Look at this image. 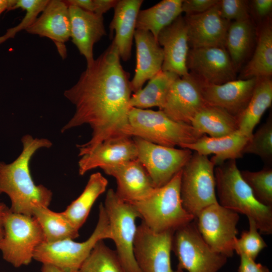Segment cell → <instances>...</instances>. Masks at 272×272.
Listing matches in <instances>:
<instances>
[{"instance_id":"1","label":"cell","mask_w":272,"mask_h":272,"mask_svg":"<svg viewBox=\"0 0 272 272\" xmlns=\"http://www.w3.org/2000/svg\"><path fill=\"white\" fill-rule=\"evenodd\" d=\"M120 59L112 42L87 66L77 82L64 92V96L75 106V112L61 132L84 124L92 130L87 142L77 145L80 157L105 141L127 136L132 91L129 75Z\"/></svg>"},{"instance_id":"2","label":"cell","mask_w":272,"mask_h":272,"mask_svg":"<svg viewBox=\"0 0 272 272\" xmlns=\"http://www.w3.org/2000/svg\"><path fill=\"white\" fill-rule=\"evenodd\" d=\"M21 142L22 150L14 161H0V194L9 196L12 212L33 216L36 208L49 207L52 192L44 185L35 183L30 163L38 150L50 148L52 143L47 139L34 138L30 134L23 135Z\"/></svg>"},{"instance_id":"3","label":"cell","mask_w":272,"mask_h":272,"mask_svg":"<svg viewBox=\"0 0 272 272\" xmlns=\"http://www.w3.org/2000/svg\"><path fill=\"white\" fill-rule=\"evenodd\" d=\"M219 203L252 219L260 233H272V207L259 202L239 170L236 160H230L214 170Z\"/></svg>"},{"instance_id":"4","label":"cell","mask_w":272,"mask_h":272,"mask_svg":"<svg viewBox=\"0 0 272 272\" xmlns=\"http://www.w3.org/2000/svg\"><path fill=\"white\" fill-rule=\"evenodd\" d=\"M181 171L165 185L155 188L146 198L130 203L139 213L142 222L153 232H174L194 220L182 204Z\"/></svg>"},{"instance_id":"5","label":"cell","mask_w":272,"mask_h":272,"mask_svg":"<svg viewBox=\"0 0 272 272\" xmlns=\"http://www.w3.org/2000/svg\"><path fill=\"white\" fill-rule=\"evenodd\" d=\"M125 135L157 145L175 148L195 142L203 134L191 125L175 121L162 110L131 108Z\"/></svg>"},{"instance_id":"6","label":"cell","mask_w":272,"mask_h":272,"mask_svg":"<svg viewBox=\"0 0 272 272\" xmlns=\"http://www.w3.org/2000/svg\"><path fill=\"white\" fill-rule=\"evenodd\" d=\"M105 239H111L112 234L105 208L101 203L97 223L87 240L82 242L72 239L43 242L36 249L33 259L54 265L63 272H78L96 244Z\"/></svg>"},{"instance_id":"7","label":"cell","mask_w":272,"mask_h":272,"mask_svg":"<svg viewBox=\"0 0 272 272\" xmlns=\"http://www.w3.org/2000/svg\"><path fill=\"white\" fill-rule=\"evenodd\" d=\"M0 242L3 259L15 267L27 265L36 249L44 242L42 229L33 216L12 212L9 208L4 223Z\"/></svg>"},{"instance_id":"8","label":"cell","mask_w":272,"mask_h":272,"mask_svg":"<svg viewBox=\"0 0 272 272\" xmlns=\"http://www.w3.org/2000/svg\"><path fill=\"white\" fill-rule=\"evenodd\" d=\"M215 165L207 156L194 152L181 171L180 196L185 210L194 218L205 208L218 202Z\"/></svg>"},{"instance_id":"9","label":"cell","mask_w":272,"mask_h":272,"mask_svg":"<svg viewBox=\"0 0 272 272\" xmlns=\"http://www.w3.org/2000/svg\"><path fill=\"white\" fill-rule=\"evenodd\" d=\"M115 251L126 272H142L133 253V243L139 213L131 203L122 201L113 189L108 190L104 203Z\"/></svg>"},{"instance_id":"10","label":"cell","mask_w":272,"mask_h":272,"mask_svg":"<svg viewBox=\"0 0 272 272\" xmlns=\"http://www.w3.org/2000/svg\"><path fill=\"white\" fill-rule=\"evenodd\" d=\"M172 251L178 259L177 267L188 272H218L227 260L206 243L194 220L174 231Z\"/></svg>"},{"instance_id":"11","label":"cell","mask_w":272,"mask_h":272,"mask_svg":"<svg viewBox=\"0 0 272 272\" xmlns=\"http://www.w3.org/2000/svg\"><path fill=\"white\" fill-rule=\"evenodd\" d=\"M239 214L226 208L219 202L201 210L194 219L202 238L214 251L232 257L237 238Z\"/></svg>"},{"instance_id":"12","label":"cell","mask_w":272,"mask_h":272,"mask_svg":"<svg viewBox=\"0 0 272 272\" xmlns=\"http://www.w3.org/2000/svg\"><path fill=\"white\" fill-rule=\"evenodd\" d=\"M137 159L149 175L155 188L169 182L182 170L193 152L187 149L165 147L133 137Z\"/></svg>"},{"instance_id":"13","label":"cell","mask_w":272,"mask_h":272,"mask_svg":"<svg viewBox=\"0 0 272 272\" xmlns=\"http://www.w3.org/2000/svg\"><path fill=\"white\" fill-rule=\"evenodd\" d=\"M173 231L157 233L142 221L137 226L133 243L136 262L142 272H183L171 264Z\"/></svg>"},{"instance_id":"14","label":"cell","mask_w":272,"mask_h":272,"mask_svg":"<svg viewBox=\"0 0 272 272\" xmlns=\"http://www.w3.org/2000/svg\"><path fill=\"white\" fill-rule=\"evenodd\" d=\"M187 67L192 77L205 83L221 85L236 78L237 71L225 47L191 48Z\"/></svg>"},{"instance_id":"15","label":"cell","mask_w":272,"mask_h":272,"mask_svg":"<svg viewBox=\"0 0 272 272\" xmlns=\"http://www.w3.org/2000/svg\"><path fill=\"white\" fill-rule=\"evenodd\" d=\"M207 105L198 83L189 74L173 82L160 110L175 121L190 124L195 115Z\"/></svg>"},{"instance_id":"16","label":"cell","mask_w":272,"mask_h":272,"mask_svg":"<svg viewBox=\"0 0 272 272\" xmlns=\"http://www.w3.org/2000/svg\"><path fill=\"white\" fill-rule=\"evenodd\" d=\"M257 79H236L221 85L196 80L208 104L221 108L238 119L249 102Z\"/></svg>"},{"instance_id":"17","label":"cell","mask_w":272,"mask_h":272,"mask_svg":"<svg viewBox=\"0 0 272 272\" xmlns=\"http://www.w3.org/2000/svg\"><path fill=\"white\" fill-rule=\"evenodd\" d=\"M219 2L205 13L184 17L191 48H225L226 37L230 22L222 17Z\"/></svg>"},{"instance_id":"18","label":"cell","mask_w":272,"mask_h":272,"mask_svg":"<svg viewBox=\"0 0 272 272\" xmlns=\"http://www.w3.org/2000/svg\"><path fill=\"white\" fill-rule=\"evenodd\" d=\"M28 33L51 39L60 56H67L65 43L71 38L69 6L64 1L51 0L35 22L26 30Z\"/></svg>"},{"instance_id":"19","label":"cell","mask_w":272,"mask_h":272,"mask_svg":"<svg viewBox=\"0 0 272 272\" xmlns=\"http://www.w3.org/2000/svg\"><path fill=\"white\" fill-rule=\"evenodd\" d=\"M157 40L163 51L162 70L172 72L180 77L189 75L187 59L189 46L184 17L179 16L162 30Z\"/></svg>"},{"instance_id":"20","label":"cell","mask_w":272,"mask_h":272,"mask_svg":"<svg viewBox=\"0 0 272 272\" xmlns=\"http://www.w3.org/2000/svg\"><path fill=\"white\" fill-rule=\"evenodd\" d=\"M116 181L115 191L123 201L132 203L149 196L155 187L147 172L136 159L102 169Z\"/></svg>"},{"instance_id":"21","label":"cell","mask_w":272,"mask_h":272,"mask_svg":"<svg viewBox=\"0 0 272 272\" xmlns=\"http://www.w3.org/2000/svg\"><path fill=\"white\" fill-rule=\"evenodd\" d=\"M68 6L71 38L81 54L85 58L87 66L89 65L95 59L94 44L106 35L103 17L74 6Z\"/></svg>"},{"instance_id":"22","label":"cell","mask_w":272,"mask_h":272,"mask_svg":"<svg viewBox=\"0 0 272 272\" xmlns=\"http://www.w3.org/2000/svg\"><path fill=\"white\" fill-rule=\"evenodd\" d=\"M137 158V147L131 137L115 138L101 143L81 156L78 162L79 174L82 176L95 168L102 169Z\"/></svg>"},{"instance_id":"23","label":"cell","mask_w":272,"mask_h":272,"mask_svg":"<svg viewBox=\"0 0 272 272\" xmlns=\"http://www.w3.org/2000/svg\"><path fill=\"white\" fill-rule=\"evenodd\" d=\"M134 40L137 63L130 85L132 92L135 93L143 88L147 81L162 70L164 54L157 40L149 31L136 29Z\"/></svg>"},{"instance_id":"24","label":"cell","mask_w":272,"mask_h":272,"mask_svg":"<svg viewBox=\"0 0 272 272\" xmlns=\"http://www.w3.org/2000/svg\"><path fill=\"white\" fill-rule=\"evenodd\" d=\"M143 0L118 1L114 9V16L110 25L111 35L115 32L112 42L119 57L123 61L130 58L136 30V22Z\"/></svg>"},{"instance_id":"25","label":"cell","mask_w":272,"mask_h":272,"mask_svg":"<svg viewBox=\"0 0 272 272\" xmlns=\"http://www.w3.org/2000/svg\"><path fill=\"white\" fill-rule=\"evenodd\" d=\"M250 138L239 130L228 135L211 137L203 134L195 142L184 146L198 154L208 156L214 154L210 159L215 166H219L227 160L242 157L243 149Z\"/></svg>"},{"instance_id":"26","label":"cell","mask_w":272,"mask_h":272,"mask_svg":"<svg viewBox=\"0 0 272 272\" xmlns=\"http://www.w3.org/2000/svg\"><path fill=\"white\" fill-rule=\"evenodd\" d=\"M257 79L249 102L238 118V130L249 138L251 137L254 128L272 103L271 78Z\"/></svg>"},{"instance_id":"27","label":"cell","mask_w":272,"mask_h":272,"mask_svg":"<svg viewBox=\"0 0 272 272\" xmlns=\"http://www.w3.org/2000/svg\"><path fill=\"white\" fill-rule=\"evenodd\" d=\"M108 183L100 172L91 174L82 193L62 212L77 230L86 222L94 202L105 191Z\"/></svg>"},{"instance_id":"28","label":"cell","mask_w":272,"mask_h":272,"mask_svg":"<svg viewBox=\"0 0 272 272\" xmlns=\"http://www.w3.org/2000/svg\"><path fill=\"white\" fill-rule=\"evenodd\" d=\"M197 131L211 137H221L239 129L238 119L223 109L207 105L194 117L190 124Z\"/></svg>"},{"instance_id":"29","label":"cell","mask_w":272,"mask_h":272,"mask_svg":"<svg viewBox=\"0 0 272 272\" xmlns=\"http://www.w3.org/2000/svg\"><path fill=\"white\" fill-rule=\"evenodd\" d=\"M272 75V27L268 19L258 31L254 53L244 67L241 79L271 78Z\"/></svg>"},{"instance_id":"30","label":"cell","mask_w":272,"mask_h":272,"mask_svg":"<svg viewBox=\"0 0 272 272\" xmlns=\"http://www.w3.org/2000/svg\"><path fill=\"white\" fill-rule=\"evenodd\" d=\"M182 0H163L147 9L140 10L136 29L151 32L157 39L164 28L181 15Z\"/></svg>"},{"instance_id":"31","label":"cell","mask_w":272,"mask_h":272,"mask_svg":"<svg viewBox=\"0 0 272 272\" xmlns=\"http://www.w3.org/2000/svg\"><path fill=\"white\" fill-rule=\"evenodd\" d=\"M178 77L172 72L161 70L148 81L145 87L131 95L130 107L148 109L158 107L161 110L170 87Z\"/></svg>"},{"instance_id":"32","label":"cell","mask_w":272,"mask_h":272,"mask_svg":"<svg viewBox=\"0 0 272 272\" xmlns=\"http://www.w3.org/2000/svg\"><path fill=\"white\" fill-rule=\"evenodd\" d=\"M255 29L251 18L230 22L225 47L236 71L251 50Z\"/></svg>"},{"instance_id":"33","label":"cell","mask_w":272,"mask_h":272,"mask_svg":"<svg viewBox=\"0 0 272 272\" xmlns=\"http://www.w3.org/2000/svg\"><path fill=\"white\" fill-rule=\"evenodd\" d=\"M33 216L42 229L44 242L74 239L79 236V230L71 223L62 212H53L48 207H41L34 210Z\"/></svg>"},{"instance_id":"34","label":"cell","mask_w":272,"mask_h":272,"mask_svg":"<svg viewBox=\"0 0 272 272\" xmlns=\"http://www.w3.org/2000/svg\"><path fill=\"white\" fill-rule=\"evenodd\" d=\"M78 272H126L115 250L99 240Z\"/></svg>"},{"instance_id":"35","label":"cell","mask_w":272,"mask_h":272,"mask_svg":"<svg viewBox=\"0 0 272 272\" xmlns=\"http://www.w3.org/2000/svg\"><path fill=\"white\" fill-rule=\"evenodd\" d=\"M49 2V0H14L9 11L20 8L25 10L26 13L18 25L8 29L3 35L0 36V44L14 38L18 32L26 30L30 27L43 11Z\"/></svg>"},{"instance_id":"36","label":"cell","mask_w":272,"mask_h":272,"mask_svg":"<svg viewBox=\"0 0 272 272\" xmlns=\"http://www.w3.org/2000/svg\"><path fill=\"white\" fill-rule=\"evenodd\" d=\"M240 173L256 199L266 206L272 207V169L264 168L255 172L243 170Z\"/></svg>"},{"instance_id":"37","label":"cell","mask_w":272,"mask_h":272,"mask_svg":"<svg viewBox=\"0 0 272 272\" xmlns=\"http://www.w3.org/2000/svg\"><path fill=\"white\" fill-rule=\"evenodd\" d=\"M244 154L257 155L266 163L272 161V116L269 114L266 121L253 133L245 146Z\"/></svg>"},{"instance_id":"38","label":"cell","mask_w":272,"mask_h":272,"mask_svg":"<svg viewBox=\"0 0 272 272\" xmlns=\"http://www.w3.org/2000/svg\"><path fill=\"white\" fill-rule=\"evenodd\" d=\"M248 219L249 229L243 231L240 237L235 239L234 251L239 255L244 254L255 260L267 244L258 232L255 223L251 219Z\"/></svg>"},{"instance_id":"39","label":"cell","mask_w":272,"mask_h":272,"mask_svg":"<svg viewBox=\"0 0 272 272\" xmlns=\"http://www.w3.org/2000/svg\"><path fill=\"white\" fill-rule=\"evenodd\" d=\"M249 3L245 0H222L219 5L222 17L231 22L250 18Z\"/></svg>"},{"instance_id":"40","label":"cell","mask_w":272,"mask_h":272,"mask_svg":"<svg viewBox=\"0 0 272 272\" xmlns=\"http://www.w3.org/2000/svg\"><path fill=\"white\" fill-rule=\"evenodd\" d=\"M219 2L217 0H184L182 2V13L185 16L202 14L210 10Z\"/></svg>"},{"instance_id":"41","label":"cell","mask_w":272,"mask_h":272,"mask_svg":"<svg viewBox=\"0 0 272 272\" xmlns=\"http://www.w3.org/2000/svg\"><path fill=\"white\" fill-rule=\"evenodd\" d=\"M238 272H270L269 269L260 263H256L249 257L241 254Z\"/></svg>"},{"instance_id":"42","label":"cell","mask_w":272,"mask_h":272,"mask_svg":"<svg viewBox=\"0 0 272 272\" xmlns=\"http://www.w3.org/2000/svg\"><path fill=\"white\" fill-rule=\"evenodd\" d=\"M251 9L259 19L266 18L272 10L271 0H254L251 2Z\"/></svg>"},{"instance_id":"43","label":"cell","mask_w":272,"mask_h":272,"mask_svg":"<svg viewBox=\"0 0 272 272\" xmlns=\"http://www.w3.org/2000/svg\"><path fill=\"white\" fill-rule=\"evenodd\" d=\"M94 10V13L103 16L104 14L116 5L117 0H93Z\"/></svg>"},{"instance_id":"44","label":"cell","mask_w":272,"mask_h":272,"mask_svg":"<svg viewBox=\"0 0 272 272\" xmlns=\"http://www.w3.org/2000/svg\"><path fill=\"white\" fill-rule=\"evenodd\" d=\"M64 2L67 5L74 6L84 10L94 13L93 0H67Z\"/></svg>"},{"instance_id":"45","label":"cell","mask_w":272,"mask_h":272,"mask_svg":"<svg viewBox=\"0 0 272 272\" xmlns=\"http://www.w3.org/2000/svg\"><path fill=\"white\" fill-rule=\"evenodd\" d=\"M9 208L4 202H0V242L4 233V223L5 215Z\"/></svg>"},{"instance_id":"46","label":"cell","mask_w":272,"mask_h":272,"mask_svg":"<svg viewBox=\"0 0 272 272\" xmlns=\"http://www.w3.org/2000/svg\"><path fill=\"white\" fill-rule=\"evenodd\" d=\"M41 272H63L57 266L48 263L42 264Z\"/></svg>"},{"instance_id":"47","label":"cell","mask_w":272,"mask_h":272,"mask_svg":"<svg viewBox=\"0 0 272 272\" xmlns=\"http://www.w3.org/2000/svg\"><path fill=\"white\" fill-rule=\"evenodd\" d=\"M14 0H0V15L5 11L9 10Z\"/></svg>"}]
</instances>
